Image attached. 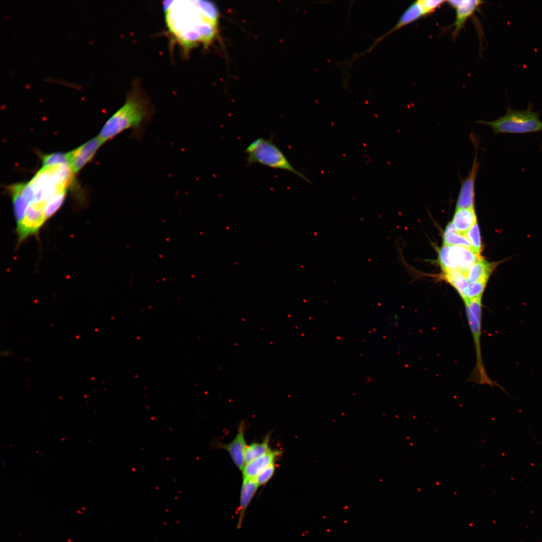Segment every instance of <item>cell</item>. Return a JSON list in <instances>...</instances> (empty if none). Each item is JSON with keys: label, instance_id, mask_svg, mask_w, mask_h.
Returning a JSON list of instances; mask_svg holds the SVG:
<instances>
[{"label": "cell", "instance_id": "obj_12", "mask_svg": "<svg viewBox=\"0 0 542 542\" xmlns=\"http://www.w3.org/2000/svg\"><path fill=\"white\" fill-rule=\"evenodd\" d=\"M244 435L245 425L242 422L236 436L231 442L227 444L219 443L216 445L229 453L234 464L240 470H242L245 465L244 457L247 445Z\"/></svg>", "mask_w": 542, "mask_h": 542}, {"label": "cell", "instance_id": "obj_2", "mask_svg": "<svg viewBox=\"0 0 542 542\" xmlns=\"http://www.w3.org/2000/svg\"><path fill=\"white\" fill-rule=\"evenodd\" d=\"M149 114L147 102L137 93H132L106 122L97 137L104 143L124 131L139 126L148 118Z\"/></svg>", "mask_w": 542, "mask_h": 542}, {"label": "cell", "instance_id": "obj_1", "mask_svg": "<svg viewBox=\"0 0 542 542\" xmlns=\"http://www.w3.org/2000/svg\"><path fill=\"white\" fill-rule=\"evenodd\" d=\"M163 9L170 34L185 50L208 45L216 36L218 12L211 2L167 1Z\"/></svg>", "mask_w": 542, "mask_h": 542}, {"label": "cell", "instance_id": "obj_13", "mask_svg": "<svg viewBox=\"0 0 542 542\" xmlns=\"http://www.w3.org/2000/svg\"><path fill=\"white\" fill-rule=\"evenodd\" d=\"M102 144L97 137L70 152L69 165L73 173L78 172L93 157Z\"/></svg>", "mask_w": 542, "mask_h": 542}, {"label": "cell", "instance_id": "obj_8", "mask_svg": "<svg viewBox=\"0 0 542 542\" xmlns=\"http://www.w3.org/2000/svg\"><path fill=\"white\" fill-rule=\"evenodd\" d=\"M46 203L40 202L29 204L23 219L17 225L19 241L36 233L46 220L44 211Z\"/></svg>", "mask_w": 542, "mask_h": 542}, {"label": "cell", "instance_id": "obj_24", "mask_svg": "<svg viewBox=\"0 0 542 542\" xmlns=\"http://www.w3.org/2000/svg\"><path fill=\"white\" fill-rule=\"evenodd\" d=\"M472 245L473 251L480 255L482 245L478 225L476 222L465 234Z\"/></svg>", "mask_w": 542, "mask_h": 542}, {"label": "cell", "instance_id": "obj_25", "mask_svg": "<svg viewBox=\"0 0 542 542\" xmlns=\"http://www.w3.org/2000/svg\"><path fill=\"white\" fill-rule=\"evenodd\" d=\"M417 1L422 9L424 17L433 13L438 8L446 2L442 0H418Z\"/></svg>", "mask_w": 542, "mask_h": 542}, {"label": "cell", "instance_id": "obj_20", "mask_svg": "<svg viewBox=\"0 0 542 542\" xmlns=\"http://www.w3.org/2000/svg\"><path fill=\"white\" fill-rule=\"evenodd\" d=\"M444 278L457 290L463 299L469 286L464 273L457 269L450 270L444 272Z\"/></svg>", "mask_w": 542, "mask_h": 542}, {"label": "cell", "instance_id": "obj_17", "mask_svg": "<svg viewBox=\"0 0 542 542\" xmlns=\"http://www.w3.org/2000/svg\"><path fill=\"white\" fill-rule=\"evenodd\" d=\"M476 222L474 207L456 209L452 223L458 233L465 234Z\"/></svg>", "mask_w": 542, "mask_h": 542}, {"label": "cell", "instance_id": "obj_6", "mask_svg": "<svg viewBox=\"0 0 542 542\" xmlns=\"http://www.w3.org/2000/svg\"><path fill=\"white\" fill-rule=\"evenodd\" d=\"M481 258L473 250L461 246L444 245L439 252V261L444 272L452 269L464 272Z\"/></svg>", "mask_w": 542, "mask_h": 542}, {"label": "cell", "instance_id": "obj_22", "mask_svg": "<svg viewBox=\"0 0 542 542\" xmlns=\"http://www.w3.org/2000/svg\"><path fill=\"white\" fill-rule=\"evenodd\" d=\"M71 159L70 152L67 153H55L45 156L42 160L43 167L56 166L62 164H69Z\"/></svg>", "mask_w": 542, "mask_h": 542}, {"label": "cell", "instance_id": "obj_15", "mask_svg": "<svg viewBox=\"0 0 542 542\" xmlns=\"http://www.w3.org/2000/svg\"><path fill=\"white\" fill-rule=\"evenodd\" d=\"M497 264L494 262H488L481 257L463 273L470 284L477 282H487Z\"/></svg>", "mask_w": 542, "mask_h": 542}, {"label": "cell", "instance_id": "obj_23", "mask_svg": "<svg viewBox=\"0 0 542 542\" xmlns=\"http://www.w3.org/2000/svg\"><path fill=\"white\" fill-rule=\"evenodd\" d=\"M66 190L60 192L48 200L45 206L46 220L52 216L62 204L66 195Z\"/></svg>", "mask_w": 542, "mask_h": 542}, {"label": "cell", "instance_id": "obj_11", "mask_svg": "<svg viewBox=\"0 0 542 542\" xmlns=\"http://www.w3.org/2000/svg\"><path fill=\"white\" fill-rule=\"evenodd\" d=\"M451 7L456 10L455 21L454 23L453 37H456L464 26L467 20L477 10L483 2L476 0L447 1Z\"/></svg>", "mask_w": 542, "mask_h": 542}, {"label": "cell", "instance_id": "obj_14", "mask_svg": "<svg viewBox=\"0 0 542 542\" xmlns=\"http://www.w3.org/2000/svg\"><path fill=\"white\" fill-rule=\"evenodd\" d=\"M282 453L281 450L270 449L263 455L246 464L242 470L243 479L255 478L262 470L274 463Z\"/></svg>", "mask_w": 542, "mask_h": 542}, {"label": "cell", "instance_id": "obj_10", "mask_svg": "<svg viewBox=\"0 0 542 542\" xmlns=\"http://www.w3.org/2000/svg\"><path fill=\"white\" fill-rule=\"evenodd\" d=\"M424 17L422 9L417 1L412 3L401 14L396 23L389 31L376 38L373 40V42L370 46L365 51L360 53L355 54L350 59V62L363 55L370 53L374 48L384 39L395 31L400 29L413 22L418 20L421 17Z\"/></svg>", "mask_w": 542, "mask_h": 542}, {"label": "cell", "instance_id": "obj_21", "mask_svg": "<svg viewBox=\"0 0 542 542\" xmlns=\"http://www.w3.org/2000/svg\"><path fill=\"white\" fill-rule=\"evenodd\" d=\"M269 439L270 435L268 434L261 443L254 442L247 446L244 457L245 465L263 455L270 450Z\"/></svg>", "mask_w": 542, "mask_h": 542}, {"label": "cell", "instance_id": "obj_5", "mask_svg": "<svg viewBox=\"0 0 542 542\" xmlns=\"http://www.w3.org/2000/svg\"><path fill=\"white\" fill-rule=\"evenodd\" d=\"M482 298L464 302L467 322L472 333L476 354V365L471 373L469 381L479 384H488L491 386H498L487 375L483 363L480 347V337L482 334Z\"/></svg>", "mask_w": 542, "mask_h": 542}, {"label": "cell", "instance_id": "obj_7", "mask_svg": "<svg viewBox=\"0 0 542 542\" xmlns=\"http://www.w3.org/2000/svg\"><path fill=\"white\" fill-rule=\"evenodd\" d=\"M51 167H43L29 183L34 193L33 202L46 203L53 196L66 190V188L58 183Z\"/></svg>", "mask_w": 542, "mask_h": 542}, {"label": "cell", "instance_id": "obj_3", "mask_svg": "<svg viewBox=\"0 0 542 542\" xmlns=\"http://www.w3.org/2000/svg\"><path fill=\"white\" fill-rule=\"evenodd\" d=\"M247 165L258 164L269 168L290 172L311 183L303 173L290 163L284 152L277 146L272 138H258L252 141L244 150Z\"/></svg>", "mask_w": 542, "mask_h": 542}, {"label": "cell", "instance_id": "obj_4", "mask_svg": "<svg viewBox=\"0 0 542 542\" xmlns=\"http://www.w3.org/2000/svg\"><path fill=\"white\" fill-rule=\"evenodd\" d=\"M477 122L489 126L495 134L525 133L542 131V121L539 114L529 106L519 110L508 107L505 114L492 121L478 120Z\"/></svg>", "mask_w": 542, "mask_h": 542}, {"label": "cell", "instance_id": "obj_9", "mask_svg": "<svg viewBox=\"0 0 542 542\" xmlns=\"http://www.w3.org/2000/svg\"><path fill=\"white\" fill-rule=\"evenodd\" d=\"M479 164L477 161V152L472 167L467 176L461 180V185L458 195L456 209L474 207L475 183Z\"/></svg>", "mask_w": 542, "mask_h": 542}, {"label": "cell", "instance_id": "obj_19", "mask_svg": "<svg viewBox=\"0 0 542 542\" xmlns=\"http://www.w3.org/2000/svg\"><path fill=\"white\" fill-rule=\"evenodd\" d=\"M443 239L444 245L461 246L473 250L471 244L465 235L458 233L452 222L446 226L443 235Z\"/></svg>", "mask_w": 542, "mask_h": 542}, {"label": "cell", "instance_id": "obj_26", "mask_svg": "<svg viewBox=\"0 0 542 542\" xmlns=\"http://www.w3.org/2000/svg\"><path fill=\"white\" fill-rule=\"evenodd\" d=\"M275 465L273 463L255 477V481L259 486L264 485L272 478L275 472Z\"/></svg>", "mask_w": 542, "mask_h": 542}, {"label": "cell", "instance_id": "obj_18", "mask_svg": "<svg viewBox=\"0 0 542 542\" xmlns=\"http://www.w3.org/2000/svg\"><path fill=\"white\" fill-rule=\"evenodd\" d=\"M24 184H17L10 188L12 194L14 214L17 225L23 219L30 203L25 197L23 192Z\"/></svg>", "mask_w": 542, "mask_h": 542}, {"label": "cell", "instance_id": "obj_16", "mask_svg": "<svg viewBox=\"0 0 542 542\" xmlns=\"http://www.w3.org/2000/svg\"><path fill=\"white\" fill-rule=\"evenodd\" d=\"M258 485L255 478L243 479L240 496V503L237 527H241L247 508L256 493Z\"/></svg>", "mask_w": 542, "mask_h": 542}]
</instances>
